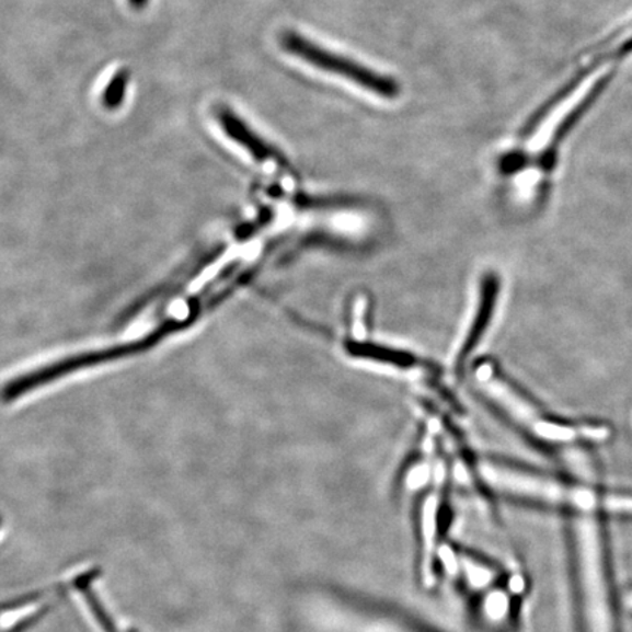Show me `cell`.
<instances>
[{
    "mask_svg": "<svg viewBox=\"0 0 632 632\" xmlns=\"http://www.w3.org/2000/svg\"><path fill=\"white\" fill-rule=\"evenodd\" d=\"M472 370L479 395H482L495 412L503 414L507 421L517 425V428L540 443L564 444L575 439H600L608 435L605 428L562 425L544 416L542 410L501 372L495 361L478 360Z\"/></svg>",
    "mask_w": 632,
    "mask_h": 632,
    "instance_id": "1",
    "label": "cell"
},
{
    "mask_svg": "<svg viewBox=\"0 0 632 632\" xmlns=\"http://www.w3.org/2000/svg\"><path fill=\"white\" fill-rule=\"evenodd\" d=\"M296 618L307 632H430L390 610L329 590L299 597Z\"/></svg>",
    "mask_w": 632,
    "mask_h": 632,
    "instance_id": "2",
    "label": "cell"
},
{
    "mask_svg": "<svg viewBox=\"0 0 632 632\" xmlns=\"http://www.w3.org/2000/svg\"><path fill=\"white\" fill-rule=\"evenodd\" d=\"M283 49L290 55L298 56L303 62L312 65L322 71L334 73L353 84L379 95V97L392 100L400 95V85L394 78L381 76L364 65L355 62L342 55L324 49L308 38L295 32H287L281 37Z\"/></svg>",
    "mask_w": 632,
    "mask_h": 632,
    "instance_id": "3",
    "label": "cell"
},
{
    "mask_svg": "<svg viewBox=\"0 0 632 632\" xmlns=\"http://www.w3.org/2000/svg\"><path fill=\"white\" fill-rule=\"evenodd\" d=\"M447 461L439 460L437 474L433 485L422 496L418 507V543H421V577L424 586L433 587L437 579L439 552V531H441V514L446 501Z\"/></svg>",
    "mask_w": 632,
    "mask_h": 632,
    "instance_id": "4",
    "label": "cell"
},
{
    "mask_svg": "<svg viewBox=\"0 0 632 632\" xmlns=\"http://www.w3.org/2000/svg\"><path fill=\"white\" fill-rule=\"evenodd\" d=\"M499 298V278L495 274H487L483 277L482 286L479 287L476 308L473 311L472 321L466 331L463 338L456 348L455 369L459 375H463L468 368V361L472 359L479 344L490 330L492 318Z\"/></svg>",
    "mask_w": 632,
    "mask_h": 632,
    "instance_id": "5",
    "label": "cell"
},
{
    "mask_svg": "<svg viewBox=\"0 0 632 632\" xmlns=\"http://www.w3.org/2000/svg\"><path fill=\"white\" fill-rule=\"evenodd\" d=\"M216 119L219 122L221 130H223L233 142L245 148L256 161H261V163H276L278 168H285V160L278 154V151L265 142L241 116L230 111L229 107L221 106L217 108Z\"/></svg>",
    "mask_w": 632,
    "mask_h": 632,
    "instance_id": "6",
    "label": "cell"
},
{
    "mask_svg": "<svg viewBox=\"0 0 632 632\" xmlns=\"http://www.w3.org/2000/svg\"><path fill=\"white\" fill-rule=\"evenodd\" d=\"M513 600L509 593L499 586H492L478 597V621L490 630L503 628L512 614Z\"/></svg>",
    "mask_w": 632,
    "mask_h": 632,
    "instance_id": "7",
    "label": "cell"
},
{
    "mask_svg": "<svg viewBox=\"0 0 632 632\" xmlns=\"http://www.w3.org/2000/svg\"><path fill=\"white\" fill-rule=\"evenodd\" d=\"M130 80V72L128 69H119L108 81L106 89H104L102 94L103 106L107 111H116L124 103L126 90H128Z\"/></svg>",
    "mask_w": 632,
    "mask_h": 632,
    "instance_id": "8",
    "label": "cell"
},
{
    "mask_svg": "<svg viewBox=\"0 0 632 632\" xmlns=\"http://www.w3.org/2000/svg\"><path fill=\"white\" fill-rule=\"evenodd\" d=\"M84 596L87 604H89L91 612L94 613V617L97 618L100 625H102L104 632H119L117 630L115 622L111 618V614L107 613V610L103 608V605L100 604L97 595L94 591H91L89 587L84 588Z\"/></svg>",
    "mask_w": 632,
    "mask_h": 632,
    "instance_id": "9",
    "label": "cell"
},
{
    "mask_svg": "<svg viewBox=\"0 0 632 632\" xmlns=\"http://www.w3.org/2000/svg\"><path fill=\"white\" fill-rule=\"evenodd\" d=\"M128 2L134 10H142V8L147 7L148 0H128Z\"/></svg>",
    "mask_w": 632,
    "mask_h": 632,
    "instance_id": "10",
    "label": "cell"
}]
</instances>
